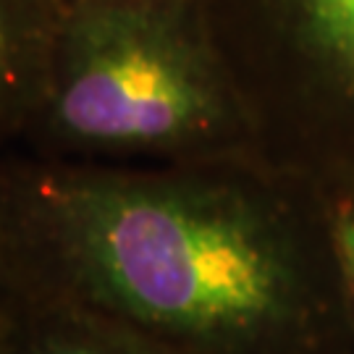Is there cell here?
<instances>
[{"mask_svg": "<svg viewBox=\"0 0 354 354\" xmlns=\"http://www.w3.org/2000/svg\"><path fill=\"white\" fill-rule=\"evenodd\" d=\"M241 160L74 163L0 152V273L171 354H254L299 302L286 236Z\"/></svg>", "mask_w": 354, "mask_h": 354, "instance_id": "1", "label": "cell"}, {"mask_svg": "<svg viewBox=\"0 0 354 354\" xmlns=\"http://www.w3.org/2000/svg\"><path fill=\"white\" fill-rule=\"evenodd\" d=\"M21 147L74 163L197 165L247 160L257 142L200 0H79L64 6Z\"/></svg>", "mask_w": 354, "mask_h": 354, "instance_id": "2", "label": "cell"}, {"mask_svg": "<svg viewBox=\"0 0 354 354\" xmlns=\"http://www.w3.org/2000/svg\"><path fill=\"white\" fill-rule=\"evenodd\" d=\"M254 142L286 129L354 137V0H200Z\"/></svg>", "mask_w": 354, "mask_h": 354, "instance_id": "3", "label": "cell"}, {"mask_svg": "<svg viewBox=\"0 0 354 354\" xmlns=\"http://www.w3.org/2000/svg\"><path fill=\"white\" fill-rule=\"evenodd\" d=\"M61 0H0V152L21 145L48 84Z\"/></svg>", "mask_w": 354, "mask_h": 354, "instance_id": "4", "label": "cell"}, {"mask_svg": "<svg viewBox=\"0 0 354 354\" xmlns=\"http://www.w3.org/2000/svg\"><path fill=\"white\" fill-rule=\"evenodd\" d=\"M13 291V289H11ZM0 354H171L111 320L79 307L13 291Z\"/></svg>", "mask_w": 354, "mask_h": 354, "instance_id": "5", "label": "cell"}, {"mask_svg": "<svg viewBox=\"0 0 354 354\" xmlns=\"http://www.w3.org/2000/svg\"><path fill=\"white\" fill-rule=\"evenodd\" d=\"M336 247H339V257H342L349 289L354 294V205L344 210L339 223H336Z\"/></svg>", "mask_w": 354, "mask_h": 354, "instance_id": "6", "label": "cell"}, {"mask_svg": "<svg viewBox=\"0 0 354 354\" xmlns=\"http://www.w3.org/2000/svg\"><path fill=\"white\" fill-rule=\"evenodd\" d=\"M11 297H13L11 286H8V281L3 279V273H0V333H3V326H6V317H8Z\"/></svg>", "mask_w": 354, "mask_h": 354, "instance_id": "7", "label": "cell"}, {"mask_svg": "<svg viewBox=\"0 0 354 354\" xmlns=\"http://www.w3.org/2000/svg\"><path fill=\"white\" fill-rule=\"evenodd\" d=\"M61 3H64V6H68V3H79V0H61Z\"/></svg>", "mask_w": 354, "mask_h": 354, "instance_id": "8", "label": "cell"}]
</instances>
